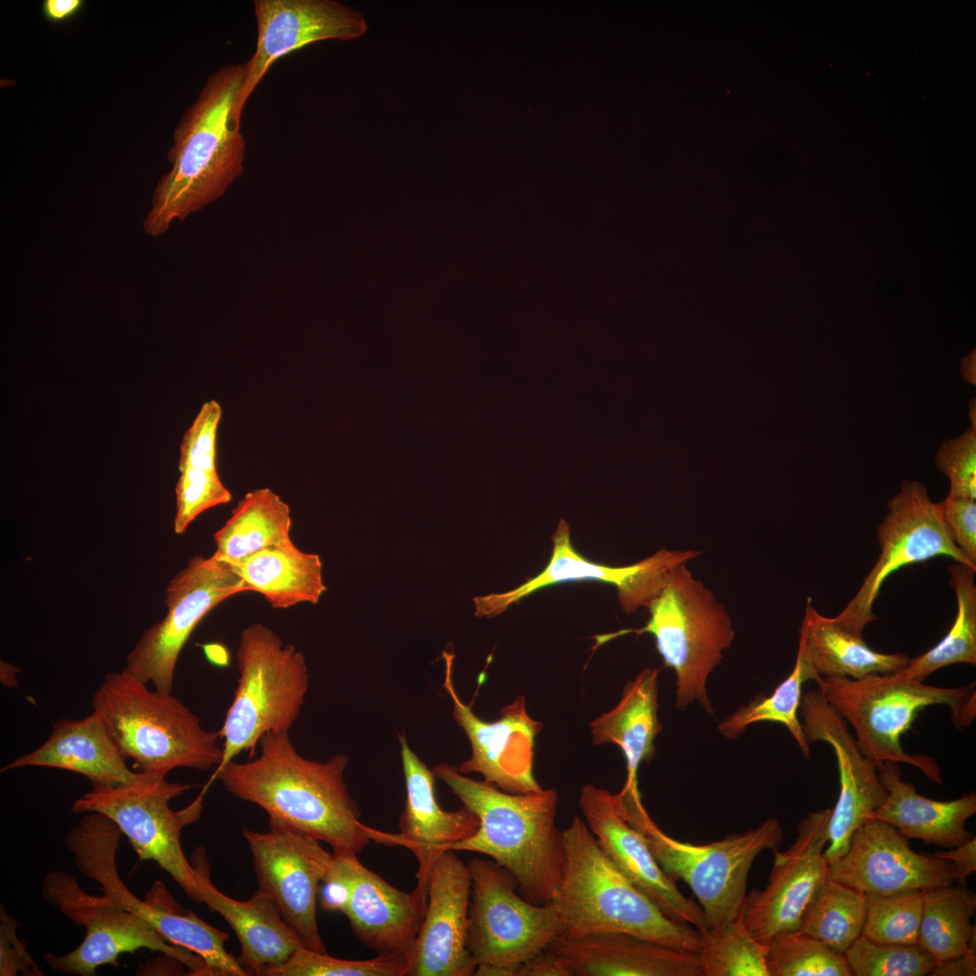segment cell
I'll return each mask as SVG.
<instances>
[{
  "instance_id": "c3c4849f",
  "label": "cell",
  "mask_w": 976,
  "mask_h": 976,
  "mask_svg": "<svg viewBox=\"0 0 976 976\" xmlns=\"http://www.w3.org/2000/svg\"><path fill=\"white\" fill-rule=\"evenodd\" d=\"M516 976H576L569 962L550 946L528 961L517 971Z\"/></svg>"
},
{
  "instance_id": "7dc6e473",
  "label": "cell",
  "mask_w": 976,
  "mask_h": 976,
  "mask_svg": "<svg viewBox=\"0 0 976 976\" xmlns=\"http://www.w3.org/2000/svg\"><path fill=\"white\" fill-rule=\"evenodd\" d=\"M18 923L0 908V975L42 976L25 944L16 932Z\"/></svg>"
},
{
  "instance_id": "603a6c76",
  "label": "cell",
  "mask_w": 976,
  "mask_h": 976,
  "mask_svg": "<svg viewBox=\"0 0 976 976\" xmlns=\"http://www.w3.org/2000/svg\"><path fill=\"white\" fill-rule=\"evenodd\" d=\"M257 43L246 61L248 74L240 96V109L280 58L306 45L324 40L348 41L363 35V15L333 0H255Z\"/></svg>"
},
{
  "instance_id": "9c48e42d",
  "label": "cell",
  "mask_w": 976,
  "mask_h": 976,
  "mask_svg": "<svg viewBox=\"0 0 976 976\" xmlns=\"http://www.w3.org/2000/svg\"><path fill=\"white\" fill-rule=\"evenodd\" d=\"M239 678L222 727L219 769L242 751L253 756L261 737L288 731L300 714L308 690L305 657L262 624L241 631L237 651Z\"/></svg>"
},
{
  "instance_id": "8992f818",
  "label": "cell",
  "mask_w": 976,
  "mask_h": 976,
  "mask_svg": "<svg viewBox=\"0 0 976 976\" xmlns=\"http://www.w3.org/2000/svg\"><path fill=\"white\" fill-rule=\"evenodd\" d=\"M826 700L854 729L861 753L877 770L885 762L915 766L933 782L941 784L937 763L925 755H910L901 736L927 706L946 705L959 727L975 718L974 683L962 688H941L890 674H869L859 679L823 676L816 680Z\"/></svg>"
},
{
  "instance_id": "d6a6232c",
  "label": "cell",
  "mask_w": 976,
  "mask_h": 976,
  "mask_svg": "<svg viewBox=\"0 0 976 976\" xmlns=\"http://www.w3.org/2000/svg\"><path fill=\"white\" fill-rule=\"evenodd\" d=\"M290 508L269 488L249 492L215 532L213 556L235 568L255 553L290 540Z\"/></svg>"
},
{
  "instance_id": "3957f363",
  "label": "cell",
  "mask_w": 976,
  "mask_h": 976,
  "mask_svg": "<svg viewBox=\"0 0 976 976\" xmlns=\"http://www.w3.org/2000/svg\"><path fill=\"white\" fill-rule=\"evenodd\" d=\"M433 773L479 821L477 831L451 850L491 858L511 873L523 898L550 904L565 861L563 833L556 825L557 790L510 793L447 764L436 765Z\"/></svg>"
},
{
  "instance_id": "ffe728a7",
  "label": "cell",
  "mask_w": 976,
  "mask_h": 976,
  "mask_svg": "<svg viewBox=\"0 0 976 976\" xmlns=\"http://www.w3.org/2000/svg\"><path fill=\"white\" fill-rule=\"evenodd\" d=\"M579 808L606 858L671 920L707 931L704 913L661 868L641 833L627 821L619 793L585 784Z\"/></svg>"
},
{
  "instance_id": "cb8c5ba5",
  "label": "cell",
  "mask_w": 976,
  "mask_h": 976,
  "mask_svg": "<svg viewBox=\"0 0 976 976\" xmlns=\"http://www.w3.org/2000/svg\"><path fill=\"white\" fill-rule=\"evenodd\" d=\"M349 888L343 914L357 939L378 954L410 951L423 921L427 896L401 891L368 869L355 854L333 853Z\"/></svg>"
},
{
  "instance_id": "f907efd6",
  "label": "cell",
  "mask_w": 976,
  "mask_h": 976,
  "mask_svg": "<svg viewBox=\"0 0 976 976\" xmlns=\"http://www.w3.org/2000/svg\"><path fill=\"white\" fill-rule=\"evenodd\" d=\"M976 974V933L967 951L955 958L937 962L930 976H974Z\"/></svg>"
},
{
  "instance_id": "4fadbf2b",
  "label": "cell",
  "mask_w": 976,
  "mask_h": 976,
  "mask_svg": "<svg viewBox=\"0 0 976 976\" xmlns=\"http://www.w3.org/2000/svg\"><path fill=\"white\" fill-rule=\"evenodd\" d=\"M249 591L234 568L195 556L167 585L165 616L146 629L127 656L128 674L155 690L172 693L179 655L201 620L228 597Z\"/></svg>"
},
{
  "instance_id": "e575fe53",
  "label": "cell",
  "mask_w": 976,
  "mask_h": 976,
  "mask_svg": "<svg viewBox=\"0 0 976 976\" xmlns=\"http://www.w3.org/2000/svg\"><path fill=\"white\" fill-rule=\"evenodd\" d=\"M976 569L958 563L948 567L949 583L954 590L957 613L945 636L924 654L910 659L896 671L902 677L923 681L935 671L954 663L976 664Z\"/></svg>"
},
{
  "instance_id": "74e56055",
  "label": "cell",
  "mask_w": 976,
  "mask_h": 976,
  "mask_svg": "<svg viewBox=\"0 0 976 976\" xmlns=\"http://www.w3.org/2000/svg\"><path fill=\"white\" fill-rule=\"evenodd\" d=\"M766 944L757 941L739 915L701 933V976H769Z\"/></svg>"
},
{
  "instance_id": "484cf974",
  "label": "cell",
  "mask_w": 976,
  "mask_h": 976,
  "mask_svg": "<svg viewBox=\"0 0 976 976\" xmlns=\"http://www.w3.org/2000/svg\"><path fill=\"white\" fill-rule=\"evenodd\" d=\"M126 760L100 717L92 711L81 719L57 720L41 746L14 759L1 772L24 766L53 767L85 776L92 787H115L146 774L128 768Z\"/></svg>"
},
{
  "instance_id": "681fc988",
  "label": "cell",
  "mask_w": 976,
  "mask_h": 976,
  "mask_svg": "<svg viewBox=\"0 0 976 976\" xmlns=\"http://www.w3.org/2000/svg\"><path fill=\"white\" fill-rule=\"evenodd\" d=\"M934 855L951 861L953 882L966 885L969 876L976 870V838L974 836L957 847L937 851Z\"/></svg>"
},
{
  "instance_id": "f5cc1de1",
  "label": "cell",
  "mask_w": 976,
  "mask_h": 976,
  "mask_svg": "<svg viewBox=\"0 0 976 976\" xmlns=\"http://www.w3.org/2000/svg\"><path fill=\"white\" fill-rule=\"evenodd\" d=\"M961 373L971 384H975V354H970L962 361Z\"/></svg>"
},
{
  "instance_id": "e0dca14e",
  "label": "cell",
  "mask_w": 976,
  "mask_h": 976,
  "mask_svg": "<svg viewBox=\"0 0 976 976\" xmlns=\"http://www.w3.org/2000/svg\"><path fill=\"white\" fill-rule=\"evenodd\" d=\"M831 809L810 812L798 825L797 837L774 861L762 890L746 895L741 918L752 935L766 944L775 935L796 931L814 896L829 878L823 857Z\"/></svg>"
},
{
  "instance_id": "ac0fdd59",
  "label": "cell",
  "mask_w": 976,
  "mask_h": 976,
  "mask_svg": "<svg viewBox=\"0 0 976 976\" xmlns=\"http://www.w3.org/2000/svg\"><path fill=\"white\" fill-rule=\"evenodd\" d=\"M443 658L444 689L452 699L453 717L472 746V755L459 765V772L478 773L485 782L510 793L541 790L533 774V759L542 723L528 714L525 698L518 696L502 708L498 720L484 721L456 693L452 678L455 654L444 651Z\"/></svg>"
},
{
  "instance_id": "277c9868",
  "label": "cell",
  "mask_w": 976,
  "mask_h": 976,
  "mask_svg": "<svg viewBox=\"0 0 976 976\" xmlns=\"http://www.w3.org/2000/svg\"><path fill=\"white\" fill-rule=\"evenodd\" d=\"M565 861L552 904L560 937L626 933L680 951L699 953L701 933L668 918L606 858L585 821L562 830Z\"/></svg>"
},
{
  "instance_id": "ee69618b",
  "label": "cell",
  "mask_w": 976,
  "mask_h": 976,
  "mask_svg": "<svg viewBox=\"0 0 976 976\" xmlns=\"http://www.w3.org/2000/svg\"><path fill=\"white\" fill-rule=\"evenodd\" d=\"M950 482L948 496L976 499V424L960 436L943 442L934 457Z\"/></svg>"
},
{
  "instance_id": "1f68e13d",
  "label": "cell",
  "mask_w": 976,
  "mask_h": 976,
  "mask_svg": "<svg viewBox=\"0 0 976 976\" xmlns=\"http://www.w3.org/2000/svg\"><path fill=\"white\" fill-rule=\"evenodd\" d=\"M233 568L249 591L261 594L275 609L315 605L326 590L320 557L302 551L291 540L260 550Z\"/></svg>"
},
{
  "instance_id": "7bdbcfd3",
  "label": "cell",
  "mask_w": 976,
  "mask_h": 976,
  "mask_svg": "<svg viewBox=\"0 0 976 976\" xmlns=\"http://www.w3.org/2000/svg\"><path fill=\"white\" fill-rule=\"evenodd\" d=\"M175 485L176 511L174 530L183 533L189 524L204 511L231 501V493L217 470L185 466L178 468Z\"/></svg>"
},
{
  "instance_id": "db71d44e",
  "label": "cell",
  "mask_w": 976,
  "mask_h": 976,
  "mask_svg": "<svg viewBox=\"0 0 976 976\" xmlns=\"http://www.w3.org/2000/svg\"><path fill=\"white\" fill-rule=\"evenodd\" d=\"M203 648H204V652H205L207 657L212 662L217 663V664H221V665L227 663L228 658L225 655L223 656V654H227V653H226V652H223L221 653V652H222L224 650L220 645H218L217 650H216V648H217L216 644H205L203 646Z\"/></svg>"
},
{
  "instance_id": "8d00e7d4",
  "label": "cell",
  "mask_w": 976,
  "mask_h": 976,
  "mask_svg": "<svg viewBox=\"0 0 976 976\" xmlns=\"http://www.w3.org/2000/svg\"><path fill=\"white\" fill-rule=\"evenodd\" d=\"M865 915V895L828 878L809 906L797 931L844 953L861 935Z\"/></svg>"
},
{
  "instance_id": "6da1fadb",
  "label": "cell",
  "mask_w": 976,
  "mask_h": 976,
  "mask_svg": "<svg viewBox=\"0 0 976 976\" xmlns=\"http://www.w3.org/2000/svg\"><path fill=\"white\" fill-rule=\"evenodd\" d=\"M250 761L231 760L213 777L240 800L262 808L277 823L331 846L335 854L358 855L371 841L402 846L399 833H386L360 821L361 812L344 782L349 758L325 762L303 757L288 731L269 732Z\"/></svg>"
},
{
  "instance_id": "7c38bea8",
  "label": "cell",
  "mask_w": 976,
  "mask_h": 976,
  "mask_svg": "<svg viewBox=\"0 0 976 976\" xmlns=\"http://www.w3.org/2000/svg\"><path fill=\"white\" fill-rule=\"evenodd\" d=\"M42 896L48 904L86 929L83 942L73 951L61 956L44 955L52 971L93 976L102 965H117L122 953L145 948L181 962L192 975H207L199 956L170 943L149 923L108 896L86 893L76 877L63 871H52L45 877Z\"/></svg>"
},
{
  "instance_id": "5b68a950",
  "label": "cell",
  "mask_w": 976,
  "mask_h": 976,
  "mask_svg": "<svg viewBox=\"0 0 976 976\" xmlns=\"http://www.w3.org/2000/svg\"><path fill=\"white\" fill-rule=\"evenodd\" d=\"M91 705L138 772L165 777L178 767L204 771L222 760L218 731L205 729L172 693L149 690L123 670L105 675Z\"/></svg>"
},
{
  "instance_id": "7402d4cb",
  "label": "cell",
  "mask_w": 976,
  "mask_h": 976,
  "mask_svg": "<svg viewBox=\"0 0 976 976\" xmlns=\"http://www.w3.org/2000/svg\"><path fill=\"white\" fill-rule=\"evenodd\" d=\"M472 880L467 864L445 851L431 869L427 905L407 954V976H472L476 964L467 949Z\"/></svg>"
},
{
  "instance_id": "ab89813d",
  "label": "cell",
  "mask_w": 976,
  "mask_h": 976,
  "mask_svg": "<svg viewBox=\"0 0 976 976\" xmlns=\"http://www.w3.org/2000/svg\"><path fill=\"white\" fill-rule=\"evenodd\" d=\"M864 895L866 915L861 935L877 943L917 944L923 891Z\"/></svg>"
},
{
  "instance_id": "816d5d0a",
  "label": "cell",
  "mask_w": 976,
  "mask_h": 976,
  "mask_svg": "<svg viewBox=\"0 0 976 976\" xmlns=\"http://www.w3.org/2000/svg\"><path fill=\"white\" fill-rule=\"evenodd\" d=\"M84 5L83 0H43L41 8L46 21L60 24L76 17Z\"/></svg>"
},
{
  "instance_id": "d6986e66",
  "label": "cell",
  "mask_w": 976,
  "mask_h": 976,
  "mask_svg": "<svg viewBox=\"0 0 976 976\" xmlns=\"http://www.w3.org/2000/svg\"><path fill=\"white\" fill-rule=\"evenodd\" d=\"M799 711L807 741H824L834 750L840 774V793L828 821V864L849 849L854 831L885 802L887 793L877 775V765L859 750L847 722L812 690L802 696Z\"/></svg>"
},
{
  "instance_id": "7a4b0ae2",
  "label": "cell",
  "mask_w": 976,
  "mask_h": 976,
  "mask_svg": "<svg viewBox=\"0 0 976 976\" xmlns=\"http://www.w3.org/2000/svg\"><path fill=\"white\" fill-rule=\"evenodd\" d=\"M247 74V62L219 68L183 113L167 155L171 169L158 182L144 221L149 236L164 233L175 219L183 221L222 196L242 174L239 104Z\"/></svg>"
},
{
  "instance_id": "f6af8a7d",
  "label": "cell",
  "mask_w": 976,
  "mask_h": 976,
  "mask_svg": "<svg viewBox=\"0 0 976 976\" xmlns=\"http://www.w3.org/2000/svg\"><path fill=\"white\" fill-rule=\"evenodd\" d=\"M221 414L211 408L199 410L180 445L178 468L217 470V435Z\"/></svg>"
},
{
  "instance_id": "30bf717a",
  "label": "cell",
  "mask_w": 976,
  "mask_h": 976,
  "mask_svg": "<svg viewBox=\"0 0 976 976\" xmlns=\"http://www.w3.org/2000/svg\"><path fill=\"white\" fill-rule=\"evenodd\" d=\"M472 880L467 949L476 976H516L519 968L560 937L552 903L523 898L515 877L486 859L468 863Z\"/></svg>"
},
{
  "instance_id": "d590c367",
  "label": "cell",
  "mask_w": 976,
  "mask_h": 976,
  "mask_svg": "<svg viewBox=\"0 0 976 976\" xmlns=\"http://www.w3.org/2000/svg\"><path fill=\"white\" fill-rule=\"evenodd\" d=\"M819 677L799 643L795 663L788 677L770 696L760 695L724 718L718 725L720 733L727 738L736 739L754 723L777 722L787 727L802 754L808 757L809 742L804 736L798 711L803 682L809 680L816 681Z\"/></svg>"
},
{
  "instance_id": "8fae6325",
  "label": "cell",
  "mask_w": 976,
  "mask_h": 976,
  "mask_svg": "<svg viewBox=\"0 0 976 976\" xmlns=\"http://www.w3.org/2000/svg\"><path fill=\"white\" fill-rule=\"evenodd\" d=\"M146 774L134 783L92 787L71 806L74 813L99 812L111 819L141 860H153L167 872L194 902L202 903L196 871L181 846L182 829L201 815L203 793L190 805L174 811L169 803L192 788Z\"/></svg>"
},
{
  "instance_id": "4316f807",
  "label": "cell",
  "mask_w": 976,
  "mask_h": 976,
  "mask_svg": "<svg viewBox=\"0 0 976 976\" xmlns=\"http://www.w3.org/2000/svg\"><path fill=\"white\" fill-rule=\"evenodd\" d=\"M550 947L569 962L576 976H701L698 953L626 933L559 937Z\"/></svg>"
},
{
  "instance_id": "4dcf8cb0",
  "label": "cell",
  "mask_w": 976,
  "mask_h": 976,
  "mask_svg": "<svg viewBox=\"0 0 976 976\" xmlns=\"http://www.w3.org/2000/svg\"><path fill=\"white\" fill-rule=\"evenodd\" d=\"M799 643L820 677L859 679L869 674H890L905 668V653H883L871 649L862 636L841 627L833 617L817 612L808 599Z\"/></svg>"
},
{
  "instance_id": "836d02e7",
  "label": "cell",
  "mask_w": 976,
  "mask_h": 976,
  "mask_svg": "<svg viewBox=\"0 0 976 976\" xmlns=\"http://www.w3.org/2000/svg\"><path fill=\"white\" fill-rule=\"evenodd\" d=\"M976 895L965 885L953 884L923 891L917 944L937 962L963 954L974 933L971 918Z\"/></svg>"
},
{
  "instance_id": "bcb514c9",
  "label": "cell",
  "mask_w": 976,
  "mask_h": 976,
  "mask_svg": "<svg viewBox=\"0 0 976 976\" xmlns=\"http://www.w3.org/2000/svg\"><path fill=\"white\" fill-rule=\"evenodd\" d=\"M938 506L952 540L976 569L975 500L947 495Z\"/></svg>"
},
{
  "instance_id": "b9f144b4",
  "label": "cell",
  "mask_w": 976,
  "mask_h": 976,
  "mask_svg": "<svg viewBox=\"0 0 976 976\" xmlns=\"http://www.w3.org/2000/svg\"><path fill=\"white\" fill-rule=\"evenodd\" d=\"M408 962L403 955L378 954L370 960H344L297 949L282 964L266 968L263 976H407Z\"/></svg>"
},
{
  "instance_id": "ba28073f",
  "label": "cell",
  "mask_w": 976,
  "mask_h": 976,
  "mask_svg": "<svg viewBox=\"0 0 976 976\" xmlns=\"http://www.w3.org/2000/svg\"><path fill=\"white\" fill-rule=\"evenodd\" d=\"M686 564L673 569L647 606L646 624L632 633H651L664 665L674 671L676 708L684 710L697 701L713 714L707 680L730 648L735 631L725 605Z\"/></svg>"
},
{
  "instance_id": "d4e9b609",
  "label": "cell",
  "mask_w": 976,
  "mask_h": 976,
  "mask_svg": "<svg viewBox=\"0 0 976 976\" xmlns=\"http://www.w3.org/2000/svg\"><path fill=\"white\" fill-rule=\"evenodd\" d=\"M399 743L407 796L399 834L418 862L415 888L427 895L434 863L454 844L472 836L479 821L465 806L453 812L443 810L436 801L433 770L409 747L405 735H399Z\"/></svg>"
},
{
  "instance_id": "44dd1931",
  "label": "cell",
  "mask_w": 976,
  "mask_h": 976,
  "mask_svg": "<svg viewBox=\"0 0 976 976\" xmlns=\"http://www.w3.org/2000/svg\"><path fill=\"white\" fill-rule=\"evenodd\" d=\"M829 878L863 894L887 896L953 884L951 861L920 854L892 824L868 819L847 852L829 864Z\"/></svg>"
},
{
  "instance_id": "f35d334b",
  "label": "cell",
  "mask_w": 976,
  "mask_h": 976,
  "mask_svg": "<svg viewBox=\"0 0 976 976\" xmlns=\"http://www.w3.org/2000/svg\"><path fill=\"white\" fill-rule=\"evenodd\" d=\"M766 949L769 976H851L843 953L797 930L775 935Z\"/></svg>"
},
{
  "instance_id": "9a60e30c",
  "label": "cell",
  "mask_w": 976,
  "mask_h": 976,
  "mask_svg": "<svg viewBox=\"0 0 976 976\" xmlns=\"http://www.w3.org/2000/svg\"><path fill=\"white\" fill-rule=\"evenodd\" d=\"M270 830H243L258 888L274 903L305 949L327 953L316 917V898L333 859L320 841L269 822Z\"/></svg>"
},
{
  "instance_id": "60d3db41",
  "label": "cell",
  "mask_w": 976,
  "mask_h": 976,
  "mask_svg": "<svg viewBox=\"0 0 976 976\" xmlns=\"http://www.w3.org/2000/svg\"><path fill=\"white\" fill-rule=\"evenodd\" d=\"M843 955L854 976H924L937 963L918 944L877 943L863 935Z\"/></svg>"
},
{
  "instance_id": "83f0119b",
  "label": "cell",
  "mask_w": 976,
  "mask_h": 976,
  "mask_svg": "<svg viewBox=\"0 0 976 976\" xmlns=\"http://www.w3.org/2000/svg\"><path fill=\"white\" fill-rule=\"evenodd\" d=\"M201 902L218 913L230 925L240 943L237 961L249 975L286 962L303 947L271 899L258 889L246 901L235 900L221 892L211 881L205 861L194 866Z\"/></svg>"
},
{
  "instance_id": "f546056e",
  "label": "cell",
  "mask_w": 976,
  "mask_h": 976,
  "mask_svg": "<svg viewBox=\"0 0 976 976\" xmlns=\"http://www.w3.org/2000/svg\"><path fill=\"white\" fill-rule=\"evenodd\" d=\"M659 670L647 667L628 680L615 708L590 723L594 745L615 744L626 763L624 787L637 789L638 769L655 755L654 740L662 731L658 718Z\"/></svg>"
},
{
  "instance_id": "f1b7e54d",
  "label": "cell",
  "mask_w": 976,
  "mask_h": 976,
  "mask_svg": "<svg viewBox=\"0 0 976 976\" xmlns=\"http://www.w3.org/2000/svg\"><path fill=\"white\" fill-rule=\"evenodd\" d=\"M877 775L887 795L868 819L892 824L907 839H919L942 848H954L974 837L966 829L967 820L976 812L974 793L946 802L926 798L917 793L914 784L901 779L895 762H885Z\"/></svg>"
},
{
  "instance_id": "52a82bcc",
  "label": "cell",
  "mask_w": 976,
  "mask_h": 976,
  "mask_svg": "<svg viewBox=\"0 0 976 976\" xmlns=\"http://www.w3.org/2000/svg\"><path fill=\"white\" fill-rule=\"evenodd\" d=\"M618 793L628 822L641 833L661 868L674 881L685 882L696 896L708 929L737 918L755 859L765 850H777L783 841L780 822L770 818L743 833L692 844L665 834L646 812L640 793Z\"/></svg>"
},
{
  "instance_id": "2e32d148",
  "label": "cell",
  "mask_w": 976,
  "mask_h": 976,
  "mask_svg": "<svg viewBox=\"0 0 976 976\" xmlns=\"http://www.w3.org/2000/svg\"><path fill=\"white\" fill-rule=\"evenodd\" d=\"M551 540V558L540 574L511 591L474 597L473 600L475 615L494 617L511 605L541 588L562 582L582 580H595L615 586L623 611L633 614L639 608L649 605L662 590L675 568L699 556L696 549H662L629 566L609 567L590 561L577 552L571 543L570 527L563 520L559 521Z\"/></svg>"
},
{
  "instance_id": "5bb4252c",
  "label": "cell",
  "mask_w": 976,
  "mask_h": 976,
  "mask_svg": "<svg viewBox=\"0 0 976 976\" xmlns=\"http://www.w3.org/2000/svg\"><path fill=\"white\" fill-rule=\"evenodd\" d=\"M877 537L880 545L877 562L855 596L833 617L859 636L868 623L877 619L873 613L874 602L883 582L897 569L937 556L972 568L952 540L938 503L931 501L925 486L916 481H903L899 492L888 501L887 514L877 527Z\"/></svg>"
}]
</instances>
